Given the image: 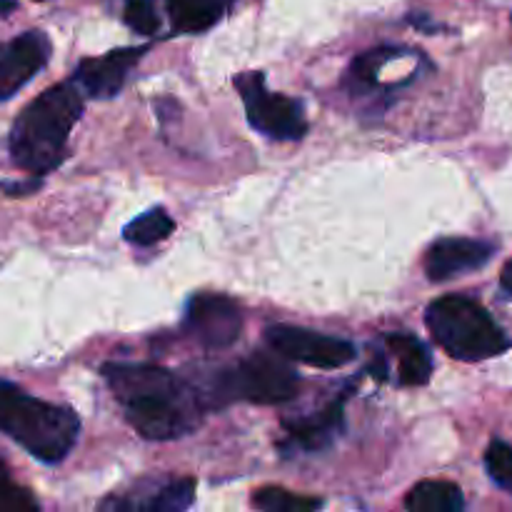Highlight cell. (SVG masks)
<instances>
[{
    "label": "cell",
    "instance_id": "obj_10",
    "mask_svg": "<svg viewBox=\"0 0 512 512\" xmlns=\"http://www.w3.org/2000/svg\"><path fill=\"white\" fill-rule=\"evenodd\" d=\"M345 398L348 393L325 405L320 413L300 420H285V440L280 443L283 455L290 453H323L335 443L345 428Z\"/></svg>",
    "mask_w": 512,
    "mask_h": 512
},
{
    "label": "cell",
    "instance_id": "obj_11",
    "mask_svg": "<svg viewBox=\"0 0 512 512\" xmlns=\"http://www.w3.org/2000/svg\"><path fill=\"white\" fill-rule=\"evenodd\" d=\"M495 255V245L475 238H440L425 253V273L433 283L485 268Z\"/></svg>",
    "mask_w": 512,
    "mask_h": 512
},
{
    "label": "cell",
    "instance_id": "obj_14",
    "mask_svg": "<svg viewBox=\"0 0 512 512\" xmlns=\"http://www.w3.org/2000/svg\"><path fill=\"white\" fill-rule=\"evenodd\" d=\"M235 0H168L170 23L178 33H203L213 28Z\"/></svg>",
    "mask_w": 512,
    "mask_h": 512
},
{
    "label": "cell",
    "instance_id": "obj_20",
    "mask_svg": "<svg viewBox=\"0 0 512 512\" xmlns=\"http://www.w3.org/2000/svg\"><path fill=\"white\" fill-rule=\"evenodd\" d=\"M485 468L493 483L512 495V448L503 440H493L485 453Z\"/></svg>",
    "mask_w": 512,
    "mask_h": 512
},
{
    "label": "cell",
    "instance_id": "obj_25",
    "mask_svg": "<svg viewBox=\"0 0 512 512\" xmlns=\"http://www.w3.org/2000/svg\"><path fill=\"white\" fill-rule=\"evenodd\" d=\"M15 8V0H0V15H8Z\"/></svg>",
    "mask_w": 512,
    "mask_h": 512
},
{
    "label": "cell",
    "instance_id": "obj_21",
    "mask_svg": "<svg viewBox=\"0 0 512 512\" xmlns=\"http://www.w3.org/2000/svg\"><path fill=\"white\" fill-rule=\"evenodd\" d=\"M38 510L33 495L18 483H13L8 473V465L0 460V512H33Z\"/></svg>",
    "mask_w": 512,
    "mask_h": 512
},
{
    "label": "cell",
    "instance_id": "obj_15",
    "mask_svg": "<svg viewBox=\"0 0 512 512\" xmlns=\"http://www.w3.org/2000/svg\"><path fill=\"white\" fill-rule=\"evenodd\" d=\"M410 512H460L465 508L463 490L445 480H425L418 483L405 498Z\"/></svg>",
    "mask_w": 512,
    "mask_h": 512
},
{
    "label": "cell",
    "instance_id": "obj_4",
    "mask_svg": "<svg viewBox=\"0 0 512 512\" xmlns=\"http://www.w3.org/2000/svg\"><path fill=\"white\" fill-rule=\"evenodd\" d=\"M215 373L218 375H213L208 385H195L188 380L205 410L223 408L233 400H248L255 405H280L293 400L300 390V375L295 373L288 358L275 350L273 353L258 350L240 360L235 368H220Z\"/></svg>",
    "mask_w": 512,
    "mask_h": 512
},
{
    "label": "cell",
    "instance_id": "obj_19",
    "mask_svg": "<svg viewBox=\"0 0 512 512\" xmlns=\"http://www.w3.org/2000/svg\"><path fill=\"white\" fill-rule=\"evenodd\" d=\"M253 505L265 512H313L323 508V500L310 495H293L283 488H260L253 495Z\"/></svg>",
    "mask_w": 512,
    "mask_h": 512
},
{
    "label": "cell",
    "instance_id": "obj_3",
    "mask_svg": "<svg viewBox=\"0 0 512 512\" xmlns=\"http://www.w3.org/2000/svg\"><path fill=\"white\" fill-rule=\"evenodd\" d=\"M0 433L40 463L55 465L78 443L80 420L65 405L45 403L0 380Z\"/></svg>",
    "mask_w": 512,
    "mask_h": 512
},
{
    "label": "cell",
    "instance_id": "obj_17",
    "mask_svg": "<svg viewBox=\"0 0 512 512\" xmlns=\"http://www.w3.org/2000/svg\"><path fill=\"white\" fill-rule=\"evenodd\" d=\"M398 55H403L398 48H378V50H368V53H363L360 58H355L348 73L353 93L355 90H358V93L373 90L375 85L380 83V73H383L385 65H388L390 60L398 58Z\"/></svg>",
    "mask_w": 512,
    "mask_h": 512
},
{
    "label": "cell",
    "instance_id": "obj_23",
    "mask_svg": "<svg viewBox=\"0 0 512 512\" xmlns=\"http://www.w3.org/2000/svg\"><path fill=\"white\" fill-rule=\"evenodd\" d=\"M500 290L508 300H512V258L505 263L503 273H500Z\"/></svg>",
    "mask_w": 512,
    "mask_h": 512
},
{
    "label": "cell",
    "instance_id": "obj_24",
    "mask_svg": "<svg viewBox=\"0 0 512 512\" xmlns=\"http://www.w3.org/2000/svg\"><path fill=\"white\" fill-rule=\"evenodd\" d=\"M5 190H8L10 195H25L23 190H38L40 183L38 180H33V183H25V185H3Z\"/></svg>",
    "mask_w": 512,
    "mask_h": 512
},
{
    "label": "cell",
    "instance_id": "obj_12",
    "mask_svg": "<svg viewBox=\"0 0 512 512\" xmlns=\"http://www.w3.org/2000/svg\"><path fill=\"white\" fill-rule=\"evenodd\" d=\"M145 50L148 48H120L110 50L103 58L80 60L73 70V83L90 98H113L120 93L130 68L143 58Z\"/></svg>",
    "mask_w": 512,
    "mask_h": 512
},
{
    "label": "cell",
    "instance_id": "obj_22",
    "mask_svg": "<svg viewBox=\"0 0 512 512\" xmlns=\"http://www.w3.org/2000/svg\"><path fill=\"white\" fill-rule=\"evenodd\" d=\"M123 18L128 28H133L140 35H153L160 25L153 0H125Z\"/></svg>",
    "mask_w": 512,
    "mask_h": 512
},
{
    "label": "cell",
    "instance_id": "obj_13",
    "mask_svg": "<svg viewBox=\"0 0 512 512\" xmlns=\"http://www.w3.org/2000/svg\"><path fill=\"white\" fill-rule=\"evenodd\" d=\"M388 348L393 350L398 358V383L408 385V388H418L425 385L433 375V355L420 343L415 335L408 333H390Z\"/></svg>",
    "mask_w": 512,
    "mask_h": 512
},
{
    "label": "cell",
    "instance_id": "obj_8",
    "mask_svg": "<svg viewBox=\"0 0 512 512\" xmlns=\"http://www.w3.org/2000/svg\"><path fill=\"white\" fill-rule=\"evenodd\" d=\"M185 330L205 348H230L243 330V313H240V305L228 295H193L185 308Z\"/></svg>",
    "mask_w": 512,
    "mask_h": 512
},
{
    "label": "cell",
    "instance_id": "obj_5",
    "mask_svg": "<svg viewBox=\"0 0 512 512\" xmlns=\"http://www.w3.org/2000/svg\"><path fill=\"white\" fill-rule=\"evenodd\" d=\"M425 325L435 343L463 363H480L512 348L508 333L495 323L493 315L465 295L433 300L425 313Z\"/></svg>",
    "mask_w": 512,
    "mask_h": 512
},
{
    "label": "cell",
    "instance_id": "obj_6",
    "mask_svg": "<svg viewBox=\"0 0 512 512\" xmlns=\"http://www.w3.org/2000/svg\"><path fill=\"white\" fill-rule=\"evenodd\" d=\"M235 88L240 90V98L245 103L248 123L258 133L275 140L303 138L305 130H308V120H305L300 100L280 93H270L263 73H258V70H248V73L238 75Z\"/></svg>",
    "mask_w": 512,
    "mask_h": 512
},
{
    "label": "cell",
    "instance_id": "obj_2",
    "mask_svg": "<svg viewBox=\"0 0 512 512\" xmlns=\"http://www.w3.org/2000/svg\"><path fill=\"white\" fill-rule=\"evenodd\" d=\"M85 100L75 83H60L40 93L10 130V158L20 170L45 175L65 160L73 125L83 115Z\"/></svg>",
    "mask_w": 512,
    "mask_h": 512
},
{
    "label": "cell",
    "instance_id": "obj_16",
    "mask_svg": "<svg viewBox=\"0 0 512 512\" xmlns=\"http://www.w3.org/2000/svg\"><path fill=\"white\" fill-rule=\"evenodd\" d=\"M175 230V220L165 213L163 208H150L148 213L138 215L135 220H130L123 230V238L128 243L138 245V248H153V245L163 243L165 238H170V233Z\"/></svg>",
    "mask_w": 512,
    "mask_h": 512
},
{
    "label": "cell",
    "instance_id": "obj_9",
    "mask_svg": "<svg viewBox=\"0 0 512 512\" xmlns=\"http://www.w3.org/2000/svg\"><path fill=\"white\" fill-rule=\"evenodd\" d=\"M50 40L43 30H28L0 45V103L28 85L50 60Z\"/></svg>",
    "mask_w": 512,
    "mask_h": 512
},
{
    "label": "cell",
    "instance_id": "obj_1",
    "mask_svg": "<svg viewBox=\"0 0 512 512\" xmlns=\"http://www.w3.org/2000/svg\"><path fill=\"white\" fill-rule=\"evenodd\" d=\"M100 373L128 423L145 440L183 438L200 425L205 408L180 375L148 363H105Z\"/></svg>",
    "mask_w": 512,
    "mask_h": 512
},
{
    "label": "cell",
    "instance_id": "obj_18",
    "mask_svg": "<svg viewBox=\"0 0 512 512\" xmlns=\"http://www.w3.org/2000/svg\"><path fill=\"white\" fill-rule=\"evenodd\" d=\"M195 498V480L193 478H178L170 480L168 485L158 488V493L150 500L140 503L138 510L148 512H180L188 510Z\"/></svg>",
    "mask_w": 512,
    "mask_h": 512
},
{
    "label": "cell",
    "instance_id": "obj_7",
    "mask_svg": "<svg viewBox=\"0 0 512 512\" xmlns=\"http://www.w3.org/2000/svg\"><path fill=\"white\" fill-rule=\"evenodd\" d=\"M265 340L283 358L318 370L343 368V365L353 363L355 355H358L350 340L315 333L308 328H295V325H270L265 330Z\"/></svg>",
    "mask_w": 512,
    "mask_h": 512
}]
</instances>
